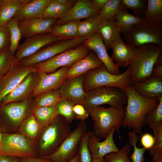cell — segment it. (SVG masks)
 Instances as JSON below:
<instances>
[{"mask_svg":"<svg viewBox=\"0 0 162 162\" xmlns=\"http://www.w3.org/2000/svg\"><path fill=\"white\" fill-rule=\"evenodd\" d=\"M131 85L143 97L158 98L162 97V79L152 77L143 82Z\"/></svg>","mask_w":162,"mask_h":162,"instance_id":"obj_24","label":"cell"},{"mask_svg":"<svg viewBox=\"0 0 162 162\" xmlns=\"http://www.w3.org/2000/svg\"><path fill=\"white\" fill-rule=\"evenodd\" d=\"M152 77L162 79V53L159 55L154 66Z\"/></svg>","mask_w":162,"mask_h":162,"instance_id":"obj_49","label":"cell"},{"mask_svg":"<svg viewBox=\"0 0 162 162\" xmlns=\"http://www.w3.org/2000/svg\"><path fill=\"white\" fill-rule=\"evenodd\" d=\"M140 142L142 147L146 150H150L154 146L155 140L154 136L149 133H146L142 134Z\"/></svg>","mask_w":162,"mask_h":162,"instance_id":"obj_48","label":"cell"},{"mask_svg":"<svg viewBox=\"0 0 162 162\" xmlns=\"http://www.w3.org/2000/svg\"><path fill=\"white\" fill-rule=\"evenodd\" d=\"M87 125L81 121L74 130L63 142L58 148L44 157L54 162H69L78 154L82 139L86 131Z\"/></svg>","mask_w":162,"mask_h":162,"instance_id":"obj_9","label":"cell"},{"mask_svg":"<svg viewBox=\"0 0 162 162\" xmlns=\"http://www.w3.org/2000/svg\"><path fill=\"white\" fill-rule=\"evenodd\" d=\"M125 115L123 107L106 108L100 105L94 107L89 114L94 121V134L100 139H105L115 128L120 138L119 130Z\"/></svg>","mask_w":162,"mask_h":162,"instance_id":"obj_3","label":"cell"},{"mask_svg":"<svg viewBox=\"0 0 162 162\" xmlns=\"http://www.w3.org/2000/svg\"><path fill=\"white\" fill-rule=\"evenodd\" d=\"M125 91L127 105L122 126L142 134V128L147 124L148 116L158 105L159 98L143 97L135 91L131 85H128Z\"/></svg>","mask_w":162,"mask_h":162,"instance_id":"obj_1","label":"cell"},{"mask_svg":"<svg viewBox=\"0 0 162 162\" xmlns=\"http://www.w3.org/2000/svg\"><path fill=\"white\" fill-rule=\"evenodd\" d=\"M52 0H29L16 13L13 18L18 21L42 18Z\"/></svg>","mask_w":162,"mask_h":162,"instance_id":"obj_22","label":"cell"},{"mask_svg":"<svg viewBox=\"0 0 162 162\" xmlns=\"http://www.w3.org/2000/svg\"><path fill=\"white\" fill-rule=\"evenodd\" d=\"M162 53V45L149 44L134 50L129 65L131 84L143 82L152 77L154 66Z\"/></svg>","mask_w":162,"mask_h":162,"instance_id":"obj_2","label":"cell"},{"mask_svg":"<svg viewBox=\"0 0 162 162\" xmlns=\"http://www.w3.org/2000/svg\"><path fill=\"white\" fill-rule=\"evenodd\" d=\"M86 39L78 36L70 39L59 40L47 44L35 53L20 61L18 63L27 66L35 65L65 51L79 46Z\"/></svg>","mask_w":162,"mask_h":162,"instance_id":"obj_8","label":"cell"},{"mask_svg":"<svg viewBox=\"0 0 162 162\" xmlns=\"http://www.w3.org/2000/svg\"><path fill=\"white\" fill-rule=\"evenodd\" d=\"M13 157L0 154V162H11Z\"/></svg>","mask_w":162,"mask_h":162,"instance_id":"obj_53","label":"cell"},{"mask_svg":"<svg viewBox=\"0 0 162 162\" xmlns=\"http://www.w3.org/2000/svg\"><path fill=\"white\" fill-rule=\"evenodd\" d=\"M10 32L6 26L0 27V51L6 47H9Z\"/></svg>","mask_w":162,"mask_h":162,"instance_id":"obj_46","label":"cell"},{"mask_svg":"<svg viewBox=\"0 0 162 162\" xmlns=\"http://www.w3.org/2000/svg\"><path fill=\"white\" fill-rule=\"evenodd\" d=\"M144 20L149 23L162 25V0H147V6Z\"/></svg>","mask_w":162,"mask_h":162,"instance_id":"obj_30","label":"cell"},{"mask_svg":"<svg viewBox=\"0 0 162 162\" xmlns=\"http://www.w3.org/2000/svg\"><path fill=\"white\" fill-rule=\"evenodd\" d=\"M93 133L90 131H86L82 139L78 153L80 156V162L92 161V158L87 143L89 138Z\"/></svg>","mask_w":162,"mask_h":162,"instance_id":"obj_44","label":"cell"},{"mask_svg":"<svg viewBox=\"0 0 162 162\" xmlns=\"http://www.w3.org/2000/svg\"><path fill=\"white\" fill-rule=\"evenodd\" d=\"M52 1L56 3L70 7L73 6L77 1L76 0H52Z\"/></svg>","mask_w":162,"mask_h":162,"instance_id":"obj_52","label":"cell"},{"mask_svg":"<svg viewBox=\"0 0 162 162\" xmlns=\"http://www.w3.org/2000/svg\"><path fill=\"white\" fill-rule=\"evenodd\" d=\"M150 128L153 131L155 142L153 147L149 150V154L152 157L162 155V122Z\"/></svg>","mask_w":162,"mask_h":162,"instance_id":"obj_42","label":"cell"},{"mask_svg":"<svg viewBox=\"0 0 162 162\" xmlns=\"http://www.w3.org/2000/svg\"><path fill=\"white\" fill-rule=\"evenodd\" d=\"M126 144L117 152L110 153L104 156L106 162H131L129 157L131 148Z\"/></svg>","mask_w":162,"mask_h":162,"instance_id":"obj_41","label":"cell"},{"mask_svg":"<svg viewBox=\"0 0 162 162\" xmlns=\"http://www.w3.org/2000/svg\"><path fill=\"white\" fill-rule=\"evenodd\" d=\"M0 154L23 158L35 156L36 153L25 136L3 133Z\"/></svg>","mask_w":162,"mask_h":162,"instance_id":"obj_11","label":"cell"},{"mask_svg":"<svg viewBox=\"0 0 162 162\" xmlns=\"http://www.w3.org/2000/svg\"><path fill=\"white\" fill-rule=\"evenodd\" d=\"M29 104L28 100L19 103H10L0 106V111L12 122L17 124L25 118Z\"/></svg>","mask_w":162,"mask_h":162,"instance_id":"obj_25","label":"cell"},{"mask_svg":"<svg viewBox=\"0 0 162 162\" xmlns=\"http://www.w3.org/2000/svg\"><path fill=\"white\" fill-rule=\"evenodd\" d=\"M122 32L116 26L114 17L102 21L98 32L102 36L107 50L111 48L113 41Z\"/></svg>","mask_w":162,"mask_h":162,"instance_id":"obj_27","label":"cell"},{"mask_svg":"<svg viewBox=\"0 0 162 162\" xmlns=\"http://www.w3.org/2000/svg\"><path fill=\"white\" fill-rule=\"evenodd\" d=\"M69 162H80L79 155L77 154Z\"/></svg>","mask_w":162,"mask_h":162,"instance_id":"obj_56","label":"cell"},{"mask_svg":"<svg viewBox=\"0 0 162 162\" xmlns=\"http://www.w3.org/2000/svg\"><path fill=\"white\" fill-rule=\"evenodd\" d=\"M29 0H0V27L5 26Z\"/></svg>","mask_w":162,"mask_h":162,"instance_id":"obj_26","label":"cell"},{"mask_svg":"<svg viewBox=\"0 0 162 162\" xmlns=\"http://www.w3.org/2000/svg\"><path fill=\"white\" fill-rule=\"evenodd\" d=\"M91 162H106L104 157L99 158H92Z\"/></svg>","mask_w":162,"mask_h":162,"instance_id":"obj_55","label":"cell"},{"mask_svg":"<svg viewBox=\"0 0 162 162\" xmlns=\"http://www.w3.org/2000/svg\"><path fill=\"white\" fill-rule=\"evenodd\" d=\"M3 133H2L1 132V128H0V143H1L2 138H3Z\"/></svg>","mask_w":162,"mask_h":162,"instance_id":"obj_58","label":"cell"},{"mask_svg":"<svg viewBox=\"0 0 162 162\" xmlns=\"http://www.w3.org/2000/svg\"><path fill=\"white\" fill-rule=\"evenodd\" d=\"M122 9H130L134 15L144 19L147 6V0H121Z\"/></svg>","mask_w":162,"mask_h":162,"instance_id":"obj_36","label":"cell"},{"mask_svg":"<svg viewBox=\"0 0 162 162\" xmlns=\"http://www.w3.org/2000/svg\"><path fill=\"white\" fill-rule=\"evenodd\" d=\"M159 99L158 105L149 113L147 117V124L150 128L162 122V97Z\"/></svg>","mask_w":162,"mask_h":162,"instance_id":"obj_45","label":"cell"},{"mask_svg":"<svg viewBox=\"0 0 162 162\" xmlns=\"http://www.w3.org/2000/svg\"><path fill=\"white\" fill-rule=\"evenodd\" d=\"M90 0H77L74 5L61 18L56 21L53 25H62L74 21L81 20L99 14Z\"/></svg>","mask_w":162,"mask_h":162,"instance_id":"obj_18","label":"cell"},{"mask_svg":"<svg viewBox=\"0 0 162 162\" xmlns=\"http://www.w3.org/2000/svg\"><path fill=\"white\" fill-rule=\"evenodd\" d=\"M84 44L89 50L96 53L110 73L120 74L119 68L107 53L102 37L98 32L86 39Z\"/></svg>","mask_w":162,"mask_h":162,"instance_id":"obj_15","label":"cell"},{"mask_svg":"<svg viewBox=\"0 0 162 162\" xmlns=\"http://www.w3.org/2000/svg\"><path fill=\"white\" fill-rule=\"evenodd\" d=\"M112 54L111 58L118 67L129 66L134 56V50L124 43L121 34L114 40L112 45Z\"/></svg>","mask_w":162,"mask_h":162,"instance_id":"obj_23","label":"cell"},{"mask_svg":"<svg viewBox=\"0 0 162 162\" xmlns=\"http://www.w3.org/2000/svg\"><path fill=\"white\" fill-rule=\"evenodd\" d=\"M114 17L116 26L122 32L144 21L143 18L130 14L126 9L120 10Z\"/></svg>","mask_w":162,"mask_h":162,"instance_id":"obj_32","label":"cell"},{"mask_svg":"<svg viewBox=\"0 0 162 162\" xmlns=\"http://www.w3.org/2000/svg\"><path fill=\"white\" fill-rule=\"evenodd\" d=\"M75 104L71 100L61 98L57 103L56 107L59 115L71 123L73 120L76 119L73 110Z\"/></svg>","mask_w":162,"mask_h":162,"instance_id":"obj_39","label":"cell"},{"mask_svg":"<svg viewBox=\"0 0 162 162\" xmlns=\"http://www.w3.org/2000/svg\"><path fill=\"white\" fill-rule=\"evenodd\" d=\"M33 112V115L42 127L52 122L59 115L56 106L37 107Z\"/></svg>","mask_w":162,"mask_h":162,"instance_id":"obj_31","label":"cell"},{"mask_svg":"<svg viewBox=\"0 0 162 162\" xmlns=\"http://www.w3.org/2000/svg\"><path fill=\"white\" fill-rule=\"evenodd\" d=\"M80 20L74 21L58 25H53L51 33L59 40H68L78 36V25Z\"/></svg>","mask_w":162,"mask_h":162,"instance_id":"obj_28","label":"cell"},{"mask_svg":"<svg viewBox=\"0 0 162 162\" xmlns=\"http://www.w3.org/2000/svg\"><path fill=\"white\" fill-rule=\"evenodd\" d=\"M108 0H91L92 4L95 9L100 13Z\"/></svg>","mask_w":162,"mask_h":162,"instance_id":"obj_51","label":"cell"},{"mask_svg":"<svg viewBox=\"0 0 162 162\" xmlns=\"http://www.w3.org/2000/svg\"><path fill=\"white\" fill-rule=\"evenodd\" d=\"M10 32L9 50L10 55L14 56L19 45L20 41L22 38V34L18 25V21L13 18L5 25Z\"/></svg>","mask_w":162,"mask_h":162,"instance_id":"obj_33","label":"cell"},{"mask_svg":"<svg viewBox=\"0 0 162 162\" xmlns=\"http://www.w3.org/2000/svg\"><path fill=\"white\" fill-rule=\"evenodd\" d=\"M103 64L96 53L90 50L85 58L77 60L69 68L65 75V79H69L84 74L90 70Z\"/></svg>","mask_w":162,"mask_h":162,"instance_id":"obj_21","label":"cell"},{"mask_svg":"<svg viewBox=\"0 0 162 162\" xmlns=\"http://www.w3.org/2000/svg\"><path fill=\"white\" fill-rule=\"evenodd\" d=\"M152 162H162V155H156L152 157Z\"/></svg>","mask_w":162,"mask_h":162,"instance_id":"obj_54","label":"cell"},{"mask_svg":"<svg viewBox=\"0 0 162 162\" xmlns=\"http://www.w3.org/2000/svg\"><path fill=\"white\" fill-rule=\"evenodd\" d=\"M126 102L125 91L117 87H103L87 92L83 105L89 114L91 110L97 106L107 104L110 106L120 108Z\"/></svg>","mask_w":162,"mask_h":162,"instance_id":"obj_7","label":"cell"},{"mask_svg":"<svg viewBox=\"0 0 162 162\" xmlns=\"http://www.w3.org/2000/svg\"><path fill=\"white\" fill-rule=\"evenodd\" d=\"M73 110L75 118L77 119L85 121L88 118L89 115V114L82 105L76 104L74 106Z\"/></svg>","mask_w":162,"mask_h":162,"instance_id":"obj_47","label":"cell"},{"mask_svg":"<svg viewBox=\"0 0 162 162\" xmlns=\"http://www.w3.org/2000/svg\"><path fill=\"white\" fill-rule=\"evenodd\" d=\"M115 131V128H113L109 136L103 141H100L101 139L94 133L90 136L87 145L92 158H103L110 153L119 151L113 139V134Z\"/></svg>","mask_w":162,"mask_h":162,"instance_id":"obj_20","label":"cell"},{"mask_svg":"<svg viewBox=\"0 0 162 162\" xmlns=\"http://www.w3.org/2000/svg\"><path fill=\"white\" fill-rule=\"evenodd\" d=\"M130 73V67L129 65L122 73L113 74L109 72L103 64L85 74L83 81L84 89L87 92L98 87H112L125 91L126 86L131 84Z\"/></svg>","mask_w":162,"mask_h":162,"instance_id":"obj_4","label":"cell"},{"mask_svg":"<svg viewBox=\"0 0 162 162\" xmlns=\"http://www.w3.org/2000/svg\"><path fill=\"white\" fill-rule=\"evenodd\" d=\"M102 22L99 14L80 21L78 25V36L89 38L98 32Z\"/></svg>","mask_w":162,"mask_h":162,"instance_id":"obj_29","label":"cell"},{"mask_svg":"<svg viewBox=\"0 0 162 162\" xmlns=\"http://www.w3.org/2000/svg\"><path fill=\"white\" fill-rule=\"evenodd\" d=\"M89 51L83 43L74 48L65 51L34 65L38 73L50 74L58 68L70 66L77 60L86 57Z\"/></svg>","mask_w":162,"mask_h":162,"instance_id":"obj_10","label":"cell"},{"mask_svg":"<svg viewBox=\"0 0 162 162\" xmlns=\"http://www.w3.org/2000/svg\"><path fill=\"white\" fill-rule=\"evenodd\" d=\"M59 40L51 33L33 36L26 38L19 44L14 56L18 62L35 53L47 44Z\"/></svg>","mask_w":162,"mask_h":162,"instance_id":"obj_13","label":"cell"},{"mask_svg":"<svg viewBox=\"0 0 162 162\" xmlns=\"http://www.w3.org/2000/svg\"><path fill=\"white\" fill-rule=\"evenodd\" d=\"M1 143H0V151L1 149Z\"/></svg>","mask_w":162,"mask_h":162,"instance_id":"obj_59","label":"cell"},{"mask_svg":"<svg viewBox=\"0 0 162 162\" xmlns=\"http://www.w3.org/2000/svg\"><path fill=\"white\" fill-rule=\"evenodd\" d=\"M129 137V144L130 147H134V151L131 155L130 156L132 162H144V154L146 150L143 147L140 148L136 146L139 141V136L135 130L130 131L128 133Z\"/></svg>","mask_w":162,"mask_h":162,"instance_id":"obj_37","label":"cell"},{"mask_svg":"<svg viewBox=\"0 0 162 162\" xmlns=\"http://www.w3.org/2000/svg\"><path fill=\"white\" fill-rule=\"evenodd\" d=\"M122 39L133 50L149 44L162 45V25L145 21L122 32Z\"/></svg>","mask_w":162,"mask_h":162,"instance_id":"obj_6","label":"cell"},{"mask_svg":"<svg viewBox=\"0 0 162 162\" xmlns=\"http://www.w3.org/2000/svg\"><path fill=\"white\" fill-rule=\"evenodd\" d=\"M9 47H5L0 51V77L18 63L14 57L10 55Z\"/></svg>","mask_w":162,"mask_h":162,"instance_id":"obj_40","label":"cell"},{"mask_svg":"<svg viewBox=\"0 0 162 162\" xmlns=\"http://www.w3.org/2000/svg\"><path fill=\"white\" fill-rule=\"evenodd\" d=\"M21 162H54L49 159L42 157L31 156L21 158Z\"/></svg>","mask_w":162,"mask_h":162,"instance_id":"obj_50","label":"cell"},{"mask_svg":"<svg viewBox=\"0 0 162 162\" xmlns=\"http://www.w3.org/2000/svg\"><path fill=\"white\" fill-rule=\"evenodd\" d=\"M22 126L23 132L31 139H34L38 134L41 126L33 115L29 116Z\"/></svg>","mask_w":162,"mask_h":162,"instance_id":"obj_43","label":"cell"},{"mask_svg":"<svg viewBox=\"0 0 162 162\" xmlns=\"http://www.w3.org/2000/svg\"><path fill=\"white\" fill-rule=\"evenodd\" d=\"M11 162H21V159H19L18 157H13Z\"/></svg>","mask_w":162,"mask_h":162,"instance_id":"obj_57","label":"cell"},{"mask_svg":"<svg viewBox=\"0 0 162 162\" xmlns=\"http://www.w3.org/2000/svg\"><path fill=\"white\" fill-rule=\"evenodd\" d=\"M40 78L37 72L28 75L11 92L3 99L0 105L25 99L32 94Z\"/></svg>","mask_w":162,"mask_h":162,"instance_id":"obj_17","label":"cell"},{"mask_svg":"<svg viewBox=\"0 0 162 162\" xmlns=\"http://www.w3.org/2000/svg\"><path fill=\"white\" fill-rule=\"evenodd\" d=\"M70 123L59 115L44 127L40 142V157L48 156L58 148L72 132Z\"/></svg>","mask_w":162,"mask_h":162,"instance_id":"obj_5","label":"cell"},{"mask_svg":"<svg viewBox=\"0 0 162 162\" xmlns=\"http://www.w3.org/2000/svg\"><path fill=\"white\" fill-rule=\"evenodd\" d=\"M61 99L58 89L51 90L38 95L35 101V105L36 107L55 106Z\"/></svg>","mask_w":162,"mask_h":162,"instance_id":"obj_34","label":"cell"},{"mask_svg":"<svg viewBox=\"0 0 162 162\" xmlns=\"http://www.w3.org/2000/svg\"><path fill=\"white\" fill-rule=\"evenodd\" d=\"M84 75L65 80L58 89L62 98L83 105L86 96L83 86Z\"/></svg>","mask_w":162,"mask_h":162,"instance_id":"obj_14","label":"cell"},{"mask_svg":"<svg viewBox=\"0 0 162 162\" xmlns=\"http://www.w3.org/2000/svg\"><path fill=\"white\" fill-rule=\"evenodd\" d=\"M70 67H62L49 74L38 73L39 79L31 95L36 96L49 91L58 89L65 80V74Z\"/></svg>","mask_w":162,"mask_h":162,"instance_id":"obj_16","label":"cell"},{"mask_svg":"<svg viewBox=\"0 0 162 162\" xmlns=\"http://www.w3.org/2000/svg\"><path fill=\"white\" fill-rule=\"evenodd\" d=\"M72 7L56 3L52 0L46 8L42 18L59 20L64 16Z\"/></svg>","mask_w":162,"mask_h":162,"instance_id":"obj_35","label":"cell"},{"mask_svg":"<svg viewBox=\"0 0 162 162\" xmlns=\"http://www.w3.org/2000/svg\"><path fill=\"white\" fill-rule=\"evenodd\" d=\"M37 72L35 65L25 66L18 62L0 77V104L4 98L13 91L29 74Z\"/></svg>","mask_w":162,"mask_h":162,"instance_id":"obj_12","label":"cell"},{"mask_svg":"<svg viewBox=\"0 0 162 162\" xmlns=\"http://www.w3.org/2000/svg\"><path fill=\"white\" fill-rule=\"evenodd\" d=\"M122 9L121 0H108L100 12L99 15L102 22L114 17Z\"/></svg>","mask_w":162,"mask_h":162,"instance_id":"obj_38","label":"cell"},{"mask_svg":"<svg viewBox=\"0 0 162 162\" xmlns=\"http://www.w3.org/2000/svg\"><path fill=\"white\" fill-rule=\"evenodd\" d=\"M56 20L52 19L36 18L18 21L22 38H27L36 35L51 33Z\"/></svg>","mask_w":162,"mask_h":162,"instance_id":"obj_19","label":"cell"}]
</instances>
